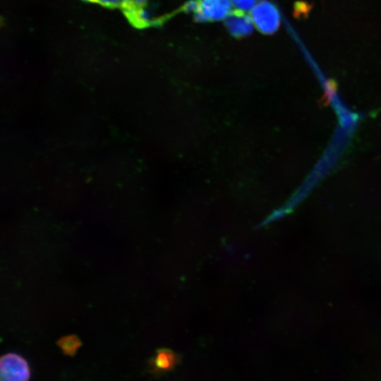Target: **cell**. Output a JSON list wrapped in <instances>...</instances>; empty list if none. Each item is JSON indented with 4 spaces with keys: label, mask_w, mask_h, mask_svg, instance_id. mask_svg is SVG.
<instances>
[{
    "label": "cell",
    "mask_w": 381,
    "mask_h": 381,
    "mask_svg": "<svg viewBox=\"0 0 381 381\" xmlns=\"http://www.w3.org/2000/svg\"><path fill=\"white\" fill-rule=\"evenodd\" d=\"M131 1L138 8L145 6L147 2V0H131Z\"/></svg>",
    "instance_id": "9"
},
{
    "label": "cell",
    "mask_w": 381,
    "mask_h": 381,
    "mask_svg": "<svg viewBox=\"0 0 381 381\" xmlns=\"http://www.w3.org/2000/svg\"><path fill=\"white\" fill-rule=\"evenodd\" d=\"M0 375L2 381H25L30 379V370L24 358L8 353L0 358Z\"/></svg>",
    "instance_id": "2"
},
{
    "label": "cell",
    "mask_w": 381,
    "mask_h": 381,
    "mask_svg": "<svg viewBox=\"0 0 381 381\" xmlns=\"http://www.w3.org/2000/svg\"><path fill=\"white\" fill-rule=\"evenodd\" d=\"M194 19L198 22L215 21L226 18L230 13V0H196Z\"/></svg>",
    "instance_id": "3"
},
{
    "label": "cell",
    "mask_w": 381,
    "mask_h": 381,
    "mask_svg": "<svg viewBox=\"0 0 381 381\" xmlns=\"http://www.w3.org/2000/svg\"><path fill=\"white\" fill-rule=\"evenodd\" d=\"M258 1H260V0H258Z\"/></svg>",
    "instance_id": "11"
},
{
    "label": "cell",
    "mask_w": 381,
    "mask_h": 381,
    "mask_svg": "<svg viewBox=\"0 0 381 381\" xmlns=\"http://www.w3.org/2000/svg\"><path fill=\"white\" fill-rule=\"evenodd\" d=\"M232 3L237 9L248 11L254 7L255 0H232Z\"/></svg>",
    "instance_id": "7"
},
{
    "label": "cell",
    "mask_w": 381,
    "mask_h": 381,
    "mask_svg": "<svg viewBox=\"0 0 381 381\" xmlns=\"http://www.w3.org/2000/svg\"><path fill=\"white\" fill-rule=\"evenodd\" d=\"M181 362V357L172 350L165 348L157 349L155 356L149 361L151 373L159 375L173 370Z\"/></svg>",
    "instance_id": "5"
},
{
    "label": "cell",
    "mask_w": 381,
    "mask_h": 381,
    "mask_svg": "<svg viewBox=\"0 0 381 381\" xmlns=\"http://www.w3.org/2000/svg\"><path fill=\"white\" fill-rule=\"evenodd\" d=\"M56 345L61 349L64 355L73 356L78 349L81 346L82 342L75 334H69L61 337L56 342Z\"/></svg>",
    "instance_id": "6"
},
{
    "label": "cell",
    "mask_w": 381,
    "mask_h": 381,
    "mask_svg": "<svg viewBox=\"0 0 381 381\" xmlns=\"http://www.w3.org/2000/svg\"><path fill=\"white\" fill-rule=\"evenodd\" d=\"M225 25L230 34L236 38L248 37L253 31L252 18L238 9L231 11L226 16Z\"/></svg>",
    "instance_id": "4"
},
{
    "label": "cell",
    "mask_w": 381,
    "mask_h": 381,
    "mask_svg": "<svg viewBox=\"0 0 381 381\" xmlns=\"http://www.w3.org/2000/svg\"><path fill=\"white\" fill-rule=\"evenodd\" d=\"M251 18L257 29L266 35L275 32L281 23L279 10L267 1H260L252 8Z\"/></svg>",
    "instance_id": "1"
},
{
    "label": "cell",
    "mask_w": 381,
    "mask_h": 381,
    "mask_svg": "<svg viewBox=\"0 0 381 381\" xmlns=\"http://www.w3.org/2000/svg\"><path fill=\"white\" fill-rule=\"evenodd\" d=\"M85 2L98 3L104 6L115 8L121 5L120 0H83Z\"/></svg>",
    "instance_id": "8"
},
{
    "label": "cell",
    "mask_w": 381,
    "mask_h": 381,
    "mask_svg": "<svg viewBox=\"0 0 381 381\" xmlns=\"http://www.w3.org/2000/svg\"><path fill=\"white\" fill-rule=\"evenodd\" d=\"M121 1V5L126 3L127 1H128L129 0H120Z\"/></svg>",
    "instance_id": "10"
}]
</instances>
